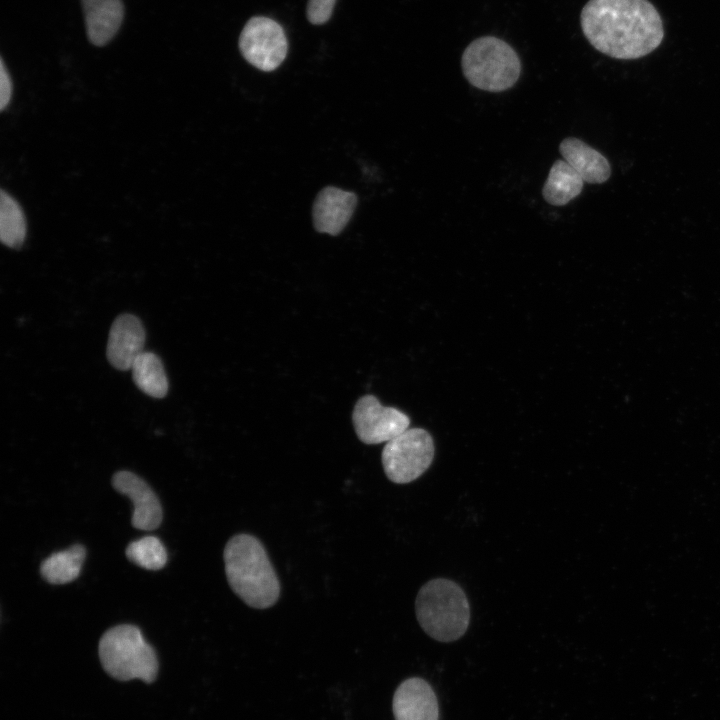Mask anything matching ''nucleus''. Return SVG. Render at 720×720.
<instances>
[{"label":"nucleus","instance_id":"dca6fc26","mask_svg":"<svg viewBox=\"0 0 720 720\" xmlns=\"http://www.w3.org/2000/svg\"><path fill=\"white\" fill-rule=\"evenodd\" d=\"M85 556L83 545H73L46 558L40 565V573L51 584L72 582L79 576Z\"/></svg>","mask_w":720,"mask_h":720},{"label":"nucleus","instance_id":"f8f14e48","mask_svg":"<svg viewBox=\"0 0 720 720\" xmlns=\"http://www.w3.org/2000/svg\"><path fill=\"white\" fill-rule=\"evenodd\" d=\"M357 205L355 193L337 187L322 189L313 204V223L320 233L338 235L350 221Z\"/></svg>","mask_w":720,"mask_h":720},{"label":"nucleus","instance_id":"6ab92c4d","mask_svg":"<svg viewBox=\"0 0 720 720\" xmlns=\"http://www.w3.org/2000/svg\"><path fill=\"white\" fill-rule=\"evenodd\" d=\"M126 556L131 562L147 570H159L167 562L166 549L155 536H145L129 543Z\"/></svg>","mask_w":720,"mask_h":720},{"label":"nucleus","instance_id":"412c9836","mask_svg":"<svg viewBox=\"0 0 720 720\" xmlns=\"http://www.w3.org/2000/svg\"><path fill=\"white\" fill-rule=\"evenodd\" d=\"M12 80L9 72L5 67L3 59L0 61V108L4 110L12 97Z\"/></svg>","mask_w":720,"mask_h":720},{"label":"nucleus","instance_id":"2eb2a0df","mask_svg":"<svg viewBox=\"0 0 720 720\" xmlns=\"http://www.w3.org/2000/svg\"><path fill=\"white\" fill-rule=\"evenodd\" d=\"M583 185L581 176L564 159H559L550 168L542 195L548 204L564 206L582 192Z\"/></svg>","mask_w":720,"mask_h":720},{"label":"nucleus","instance_id":"aec40b11","mask_svg":"<svg viewBox=\"0 0 720 720\" xmlns=\"http://www.w3.org/2000/svg\"><path fill=\"white\" fill-rule=\"evenodd\" d=\"M336 0H308L307 18L315 25L327 22L333 12Z\"/></svg>","mask_w":720,"mask_h":720},{"label":"nucleus","instance_id":"0eeeda50","mask_svg":"<svg viewBox=\"0 0 720 720\" xmlns=\"http://www.w3.org/2000/svg\"><path fill=\"white\" fill-rule=\"evenodd\" d=\"M239 49L250 64L268 72L284 61L288 45L280 24L268 17L256 16L245 24L239 37Z\"/></svg>","mask_w":720,"mask_h":720},{"label":"nucleus","instance_id":"20e7f679","mask_svg":"<svg viewBox=\"0 0 720 720\" xmlns=\"http://www.w3.org/2000/svg\"><path fill=\"white\" fill-rule=\"evenodd\" d=\"M461 67L467 81L480 90L502 92L521 74V61L512 46L495 36L473 40L464 50Z\"/></svg>","mask_w":720,"mask_h":720},{"label":"nucleus","instance_id":"ddd939ff","mask_svg":"<svg viewBox=\"0 0 720 720\" xmlns=\"http://www.w3.org/2000/svg\"><path fill=\"white\" fill-rule=\"evenodd\" d=\"M81 4L88 40L95 46H105L121 27L122 0H81Z\"/></svg>","mask_w":720,"mask_h":720},{"label":"nucleus","instance_id":"a211bd4d","mask_svg":"<svg viewBox=\"0 0 720 720\" xmlns=\"http://www.w3.org/2000/svg\"><path fill=\"white\" fill-rule=\"evenodd\" d=\"M26 238V220L19 203L4 190L0 194V239L10 248L19 249Z\"/></svg>","mask_w":720,"mask_h":720},{"label":"nucleus","instance_id":"1a4fd4ad","mask_svg":"<svg viewBox=\"0 0 720 720\" xmlns=\"http://www.w3.org/2000/svg\"><path fill=\"white\" fill-rule=\"evenodd\" d=\"M116 491L126 495L133 503L131 523L140 530H154L162 522L160 501L151 487L130 471H119L112 478Z\"/></svg>","mask_w":720,"mask_h":720},{"label":"nucleus","instance_id":"7ed1b4c3","mask_svg":"<svg viewBox=\"0 0 720 720\" xmlns=\"http://www.w3.org/2000/svg\"><path fill=\"white\" fill-rule=\"evenodd\" d=\"M415 611L426 634L440 642L459 639L470 622V606L463 589L445 578L430 580L420 588Z\"/></svg>","mask_w":720,"mask_h":720},{"label":"nucleus","instance_id":"9d476101","mask_svg":"<svg viewBox=\"0 0 720 720\" xmlns=\"http://www.w3.org/2000/svg\"><path fill=\"white\" fill-rule=\"evenodd\" d=\"M144 343L145 330L139 318L132 314H122L110 328L106 350L108 361L118 370L131 369L143 352Z\"/></svg>","mask_w":720,"mask_h":720},{"label":"nucleus","instance_id":"f03ea898","mask_svg":"<svg viewBox=\"0 0 720 720\" xmlns=\"http://www.w3.org/2000/svg\"><path fill=\"white\" fill-rule=\"evenodd\" d=\"M223 557L228 583L247 605L266 609L277 602L280 583L259 539L235 535L227 542Z\"/></svg>","mask_w":720,"mask_h":720},{"label":"nucleus","instance_id":"9b49d317","mask_svg":"<svg viewBox=\"0 0 720 720\" xmlns=\"http://www.w3.org/2000/svg\"><path fill=\"white\" fill-rule=\"evenodd\" d=\"M392 709L395 720H439L436 694L422 678L403 681L396 689Z\"/></svg>","mask_w":720,"mask_h":720},{"label":"nucleus","instance_id":"f3484780","mask_svg":"<svg viewBox=\"0 0 720 720\" xmlns=\"http://www.w3.org/2000/svg\"><path fill=\"white\" fill-rule=\"evenodd\" d=\"M133 381L145 394L163 398L168 391V380L160 358L152 352H142L131 367Z\"/></svg>","mask_w":720,"mask_h":720},{"label":"nucleus","instance_id":"39448f33","mask_svg":"<svg viewBox=\"0 0 720 720\" xmlns=\"http://www.w3.org/2000/svg\"><path fill=\"white\" fill-rule=\"evenodd\" d=\"M99 658L112 677L151 683L158 672L156 653L134 625L123 624L107 630L99 641Z\"/></svg>","mask_w":720,"mask_h":720},{"label":"nucleus","instance_id":"f257e3e1","mask_svg":"<svg viewBox=\"0 0 720 720\" xmlns=\"http://www.w3.org/2000/svg\"><path fill=\"white\" fill-rule=\"evenodd\" d=\"M580 23L589 43L616 59L643 57L664 37L662 19L648 0H589Z\"/></svg>","mask_w":720,"mask_h":720},{"label":"nucleus","instance_id":"4468645a","mask_svg":"<svg viewBox=\"0 0 720 720\" xmlns=\"http://www.w3.org/2000/svg\"><path fill=\"white\" fill-rule=\"evenodd\" d=\"M559 151L584 182L600 184L609 179L611 167L606 157L582 140L567 137L561 141Z\"/></svg>","mask_w":720,"mask_h":720},{"label":"nucleus","instance_id":"423d86ee","mask_svg":"<svg viewBox=\"0 0 720 720\" xmlns=\"http://www.w3.org/2000/svg\"><path fill=\"white\" fill-rule=\"evenodd\" d=\"M434 443L422 428H411L386 442L382 465L390 481L405 484L419 478L431 465Z\"/></svg>","mask_w":720,"mask_h":720},{"label":"nucleus","instance_id":"6e6552de","mask_svg":"<svg viewBox=\"0 0 720 720\" xmlns=\"http://www.w3.org/2000/svg\"><path fill=\"white\" fill-rule=\"evenodd\" d=\"M352 420L358 438L365 444L388 442L407 430L410 424L405 413L381 405L373 395H364L357 401Z\"/></svg>","mask_w":720,"mask_h":720}]
</instances>
